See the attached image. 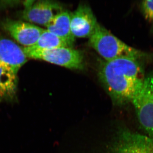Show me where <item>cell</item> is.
Segmentation results:
<instances>
[{"label": "cell", "mask_w": 153, "mask_h": 153, "mask_svg": "<svg viewBox=\"0 0 153 153\" xmlns=\"http://www.w3.org/2000/svg\"><path fill=\"white\" fill-rule=\"evenodd\" d=\"M71 14L67 10L60 11L46 26L47 30L66 42L68 47L74 45L75 38L71 30Z\"/></svg>", "instance_id": "10"}, {"label": "cell", "mask_w": 153, "mask_h": 153, "mask_svg": "<svg viewBox=\"0 0 153 153\" xmlns=\"http://www.w3.org/2000/svg\"><path fill=\"white\" fill-rule=\"evenodd\" d=\"M131 102L140 124L153 138V74L145 76L141 89Z\"/></svg>", "instance_id": "4"}, {"label": "cell", "mask_w": 153, "mask_h": 153, "mask_svg": "<svg viewBox=\"0 0 153 153\" xmlns=\"http://www.w3.org/2000/svg\"><path fill=\"white\" fill-rule=\"evenodd\" d=\"M141 8L145 19L149 22H153V0L143 1Z\"/></svg>", "instance_id": "13"}, {"label": "cell", "mask_w": 153, "mask_h": 153, "mask_svg": "<svg viewBox=\"0 0 153 153\" xmlns=\"http://www.w3.org/2000/svg\"><path fill=\"white\" fill-rule=\"evenodd\" d=\"M24 4L23 19L30 23L45 27L63 8L60 3L55 1H27Z\"/></svg>", "instance_id": "6"}, {"label": "cell", "mask_w": 153, "mask_h": 153, "mask_svg": "<svg viewBox=\"0 0 153 153\" xmlns=\"http://www.w3.org/2000/svg\"><path fill=\"white\" fill-rule=\"evenodd\" d=\"M98 23L92 10L86 5H79L71 14V32L75 38H89Z\"/></svg>", "instance_id": "8"}, {"label": "cell", "mask_w": 153, "mask_h": 153, "mask_svg": "<svg viewBox=\"0 0 153 153\" xmlns=\"http://www.w3.org/2000/svg\"><path fill=\"white\" fill-rule=\"evenodd\" d=\"M27 58L23 49L16 43L0 37V63L7 66L17 74L27 62Z\"/></svg>", "instance_id": "9"}, {"label": "cell", "mask_w": 153, "mask_h": 153, "mask_svg": "<svg viewBox=\"0 0 153 153\" xmlns=\"http://www.w3.org/2000/svg\"><path fill=\"white\" fill-rule=\"evenodd\" d=\"M1 25L4 30L25 47L36 44L44 30L30 23L11 19L4 20Z\"/></svg>", "instance_id": "7"}, {"label": "cell", "mask_w": 153, "mask_h": 153, "mask_svg": "<svg viewBox=\"0 0 153 153\" xmlns=\"http://www.w3.org/2000/svg\"><path fill=\"white\" fill-rule=\"evenodd\" d=\"M140 60L123 57L100 64L99 77L115 104L131 102L141 89L145 76Z\"/></svg>", "instance_id": "1"}, {"label": "cell", "mask_w": 153, "mask_h": 153, "mask_svg": "<svg viewBox=\"0 0 153 153\" xmlns=\"http://www.w3.org/2000/svg\"><path fill=\"white\" fill-rule=\"evenodd\" d=\"M89 44L105 61L123 57L141 59L144 54L121 41L100 24L89 38Z\"/></svg>", "instance_id": "2"}, {"label": "cell", "mask_w": 153, "mask_h": 153, "mask_svg": "<svg viewBox=\"0 0 153 153\" xmlns=\"http://www.w3.org/2000/svg\"><path fill=\"white\" fill-rule=\"evenodd\" d=\"M17 86V74L0 63V102L13 101L16 96Z\"/></svg>", "instance_id": "11"}, {"label": "cell", "mask_w": 153, "mask_h": 153, "mask_svg": "<svg viewBox=\"0 0 153 153\" xmlns=\"http://www.w3.org/2000/svg\"><path fill=\"white\" fill-rule=\"evenodd\" d=\"M68 47V44L61 38L47 30H44L37 42L30 47L35 49H50L58 47Z\"/></svg>", "instance_id": "12"}, {"label": "cell", "mask_w": 153, "mask_h": 153, "mask_svg": "<svg viewBox=\"0 0 153 153\" xmlns=\"http://www.w3.org/2000/svg\"><path fill=\"white\" fill-rule=\"evenodd\" d=\"M109 153H153V138L123 131L117 136Z\"/></svg>", "instance_id": "5"}, {"label": "cell", "mask_w": 153, "mask_h": 153, "mask_svg": "<svg viewBox=\"0 0 153 153\" xmlns=\"http://www.w3.org/2000/svg\"><path fill=\"white\" fill-rule=\"evenodd\" d=\"M27 57L44 60L70 69H82L84 56L81 51L71 47H62L50 49H35L25 47Z\"/></svg>", "instance_id": "3"}]
</instances>
